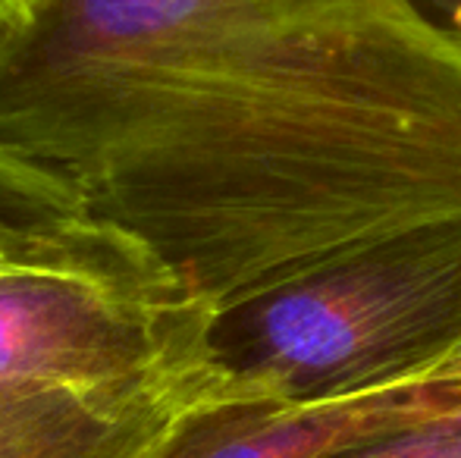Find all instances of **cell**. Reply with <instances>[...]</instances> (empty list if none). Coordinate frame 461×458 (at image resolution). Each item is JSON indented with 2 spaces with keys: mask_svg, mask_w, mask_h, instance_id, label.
I'll return each mask as SVG.
<instances>
[{
  "mask_svg": "<svg viewBox=\"0 0 461 458\" xmlns=\"http://www.w3.org/2000/svg\"><path fill=\"white\" fill-rule=\"evenodd\" d=\"M0 145L217 311L461 217V54L405 0H29Z\"/></svg>",
  "mask_w": 461,
  "mask_h": 458,
  "instance_id": "1",
  "label": "cell"
},
{
  "mask_svg": "<svg viewBox=\"0 0 461 458\" xmlns=\"http://www.w3.org/2000/svg\"><path fill=\"white\" fill-rule=\"evenodd\" d=\"M207 348L236 386L298 405L461 373V217L352 245L217 308Z\"/></svg>",
  "mask_w": 461,
  "mask_h": 458,
  "instance_id": "2",
  "label": "cell"
},
{
  "mask_svg": "<svg viewBox=\"0 0 461 458\" xmlns=\"http://www.w3.org/2000/svg\"><path fill=\"white\" fill-rule=\"evenodd\" d=\"M211 305L101 220L0 245V392L135 386L211 364Z\"/></svg>",
  "mask_w": 461,
  "mask_h": 458,
  "instance_id": "3",
  "label": "cell"
},
{
  "mask_svg": "<svg viewBox=\"0 0 461 458\" xmlns=\"http://www.w3.org/2000/svg\"><path fill=\"white\" fill-rule=\"evenodd\" d=\"M458 409L461 373L327 405L285 402L226 377L139 458H330Z\"/></svg>",
  "mask_w": 461,
  "mask_h": 458,
  "instance_id": "4",
  "label": "cell"
},
{
  "mask_svg": "<svg viewBox=\"0 0 461 458\" xmlns=\"http://www.w3.org/2000/svg\"><path fill=\"white\" fill-rule=\"evenodd\" d=\"M223 380L211 361L135 386L0 392V458H139Z\"/></svg>",
  "mask_w": 461,
  "mask_h": 458,
  "instance_id": "5",
  "label": "cell"
},
{
  "mask_svg": "<svg viewBox=\"0 0 461 458\" xmlns=\"http://www.w3.org/2000/svg\"><path fill=\"white\" fill-rule=\"evenodd\" d=\"M92 220L76 185L0 145V245L44 242Z\"/></svg>",
  "mask_w": 461,
  "mask_h": 458,
  "instance_id": "6",
  "label": "cell"
},
{
  "mask_svg": "<svg viewBox=\"0 0 461 458\" xmlns=\"http://www.w3.org/2000/svg\"><path fill=\"white\" fill-rule=\"evenodd\" d=\"M330 458H461V409L376 436Z\"/></svg>",
  "mask_w": 461,
  "mask_h": 458,
  "instance_id": "7",
  "label": "cell"
},
{
  "mask_svg": "<svg viewBox=\"0 0 461 458\" xmlns=\"http://www.w3.org/2000/svg\"><path fill=\"white\" fill-rule=\"evenodd\" d=\"M405 4L439 41L461 54V0H405Z\"/></svg>",
  "mask_w": 461,
  "mask_h": 458,
  "instance_id": "8",
  "label": "cell"
},
{
  "mask_svg": "<svg viewBox=\"0 0 461 458\" xmlns=\"http://www.w3.org/2000/svg\"><path fill=\"white\" fill-rule=\"evenodd\" d=\"M23 6H25V0H0V29L16 19L19 13H23Z\"/></svg>",
  "mask_w": 461,
  "mask_h": 458,
  "instance_id": "9",
  "label": "cell"
},
{
  "mask_svg": "<svg viewBox=\"0 0 461 458\" xmlns=\"http://www.w3.org/2000/svg\"><path fill=\"white\" fill-rule=\"evenodd\" d=\"M25 4H29V0H25Z\"/></svg>",
  "mask_w": 461,
  "mask_h": 458,
  "instance_id": "10",
  "label": "cell"
}]
</instances>
